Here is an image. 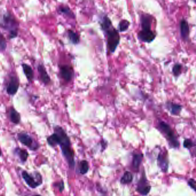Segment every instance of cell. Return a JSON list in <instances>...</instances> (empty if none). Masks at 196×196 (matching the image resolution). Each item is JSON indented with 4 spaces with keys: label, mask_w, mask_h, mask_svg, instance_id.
<instances>
[{
    "label": "cell",
    "mask_w": 196,
    "mask_h": 196,
    "mask_svg": "<svg viewBox=\"0 0 196 196\" xmlns=\"http://www.w3.org/2000/svg\"><path fill=\"white\" fill-rule=\"evenodd\" d=\"M193 146V142L190 139H185L184 142V147L187 149H190Z\"/></svg>",
    "instance_id": "26"
},
{
    "label": "cell",
    "mask_w": 196,
    "mask_h": 196,
    "mask_svg": "<svg viewBox=\"0 0 196 196\" xmlns=\"http://www.w3.org/2000/svg\"><path fill=\"white\" fill-rule=\"evenodd\" d=\"M47 141L51 147H55L57 145L60 146L63 155L67 161L69 167L73 169L75 166L74 153L71 148L70 138L62 128L60 126L55 127L54 133L47 137Z\"/></svg>",
    "instance_id": "1"
},
{
    "label": "cell",
    "mask_w": 196,
    "mask_h": 196,
    "mask_svg": "<svg viewBox=\"0 0 196 196\" xmlns=\"http://www.w3.org/2000/svg\"><path fill=\"white\" fill-rule=\"evenodd\" d=\"M1 151H0V157H1Z\"/></svg>",
    "instance_id": "29"
},
{
    "label": "cell",
    "mask_w": 196,
    "mask_h": 196,
    "mask_svg": "<svg viewBox=\"0 0 196 196\" xmlns=\"http://www.w3.org/2000/svg\"><path fill=\"white\" fill-rule=\"evenodd\" d=\"M158 128L162 134L165 136L168 140L170 146L173 148H178L179 146L177 136L169 124L165 121H159L158 123Z\"/></svg>",
    "instance_id": "4"
},
{
    "label": "cell",
    "mask_w": 196,
    "mask_h": 196,
    "mask_svg": "<svg viewBox=\"0 0 196 196\" xmlns=\"http://www.w3.org/2000/svg\"><path fill=\"white\" fill-rule=\"evenodd\" d=\"M188 185L194 190H196V181L193 179H190L188 181Z\"/></svg>",
    "instance_id": "27"
},
{
    "label": "cell",
    "mask_w": 196,
    "mask_h": 196,
    "mask_svg": "<svg viewBox=\"0 0 196 196\" xmlns=\"http://www.w3.org/2000/svg\"><path fill=\"white\" fill-rule=\"evenodd\" d=\"M89 164L86 160H82L80 163V173L81 174H85L89 171Z\"/></svg>",
    "instance_id": "23"
},
{
    "label": "cell",
    "mask_w": 196,
    "mask_h": 196,
    "mask_svg": "<svg viewBox=\"0 0 196 196\" xmlns=\"http://www.w3.org/2000/svg\"><path fill=\"white\" fill-rule=\"evenodd\" d=\"M22 177L24 180L26 181V182L27 183V185L31 188L35 189L36 187H38L39 185H40L42 184V182L36 180V178H35L33 176L29 174L26 171H23Z\"/></svg>",
    "instance_id": "10"
},
{
    "label": "cell",
    "mask_w": 196,
    "mask_h": 196,
    "mask_svg": "<svg viewBox=\"0 0 196 196\" xmlns=\"http://www.w3.org/2000/svg\"><path fill=\"white\" fill-rule=\"evenodd\" d=\"M37 70L42 82L45 85H48L50 82L51 80L50 76L48 75L47 72L46 71L44 65L43 64H39V66H37Z\"/></svg>",
    "instance_id": "14"
},
{
    "label": "cell",
    "mask_w": 196,
    "mask_h": 196,
    "mask_svg": "<svg viewBox=\"0 0 196 196\" xmlns=\"http://www.w3.org/2000/svg\"><path fill=\"white\" fill-rule=\"evenodd\" d=\"M58 12L62 15H66L69 18H75V15L70 8L67 6H60L58 8Z\"/></svg>",
    "instance_id": "18"
},
{
    "label": "cell",
    "mask_w": 196,
    "mask_h": 196,
    "mask_svg": "<svg viewBox=\"0 0 196 196\" xmlns=\"http://www.w3.org/2000/svg\"><path fill=\"white\" fill-rule=\"evenodd\" d=\"M182 65L181 63H176L173 67L172 72L175 77H178L182 73Z\"/></svg>",
    "instance_id": "24"
},
{
    "label": "cell",
    "mask_w": 196,
    "mask_h": 196,
    "mask_svg": "<svg viewBox=\"0 0 196 196\" xmlns=\"http://www.w3.org/2000/svg\"><path fill=\"white\" fill-rule=\"evenodd\" d=\"M18 139L24 146L29 147L31 150H35V148L33 146V139L28 134L21 132L18 134Z\"/></svg>",
    "instance_id": "11"
},
{
    "label": "cell",
    "mask_w": 196,
    "mask_h": 196,
    "mask_svg": "<svg viewBox=\"0 0 196 196\" xmlns=\"http://www.w3.org/2000/svg\"><path fill=\"white\" fill-rule=\"evenodd\" d=\"M42 196L41 195H35V196Z\"/></svg>",
    "instance_id": "30"
},
{
    "label": "cell",
    "mask_w": 196,
    "mask_h": 196,
    "mask_svg": "<svg viewBox=\"0 0 196 196\" xmlns=\"http://www.w3.org/2000/svg\"><path fill=\"white\" fill-rule=\"evenodd\" d=\"M9 117L10 121L15 124H18L20 122L21 117L20 113L13 108H11L9 111Z\"/></svg>",
    "instance_id": "15"
},
{
    "label": "cell",
    "mask_w": 196,
    "mask_h": 196,
    "mask_svg": "<svg viewBox=\"0 0 196 196\" xmlns=\"http://www.w3.org/2000/svg\"><path fill=\"white\" fill-rule=\"evenodd\" d=\"M60 73L61 77L67 82H70L74 75V71L72 66L67 64L61 66Z\"/></svg>",
    "instance_id": "7"
},
{
    "label": "cell",
    "mask_w": 196,
    "mask_h": 196,
    "mask_svg": "<svg viewBox=\"0 0 196 196\" xmlns=\"http://www.w3.org/2000/svg\"><path fill=\"white\" fill-rule=\"evenodd\" d=\"M7 47V42L6 40L5 39V38L4 37V36L1 35L0 36V49L2 51H4L6 49Z\"/></svg>",
    "instance_id": "25"
},
{
    "label": "cell",
    "mask_w": 196,
    "mask_h": 196,
    "mask_svg": "<svg viewBox=\"0 0 196 196\" xmlns=\"http://www.w3.org/2000/svg\"><path fill=\"white\" fill-rule=\"evenodd\" d=\"M22 67L25 75L27 77V80L29 81H31L34 79V71L31 67L26 63H23Z\"/></svg>",
    "instance_id": "16"
},
{
    "label": "cell",
    "mask_w": 196,
    "mask_h": 196,
    "mask_svg": "<svg viewBox=\"0 0 196 196\" xmlns=\"http://www.w3.org/2000/svg\"><path fill=\"white\" fill-rule=\"evenodd\" d=\"M68 38L72 44L73 45H78L80 42V38L78 34L72 30L68 31Z\"/></svg>",
    "instance_id": "17"
},
{
    "label": "cell",
    "mask_w": 196,
    "mask_h": 196,
    "mask_svg": "<svg viewBox=\"0 0 196 196\" xmlns=\"http://www.w3.org/2000/svg\"><path fill=\"white\" fill-rule=\"evenodd\" d=\"M158 165L160 168L161 171L163 173H166L169 167V160L167 159V155L164 152L159 153L158 158Z\"/></svg>",
    "instance_id": "9"
},
{
    "label": "cell",
    "mask_w": 196,
    "mask_h": 196,
    "mask_svg": "<svg viewBox=\"0 0 196 196\" xmlns=\"http://www.w3.org/2000/svg\"><path fill=\"white\" fill-rule=\"evenodd\" d=\"M143 156L142 154H134L132 160V166L134 169H138L142 162Z\"/></svg>",
    "instance_id": "19"
},
{
    "label": "cell",
    "mask_w": 196,
    "mask_h": 196,
    "mask_svg": "<svg viewBox=\"0 0 196 196\" xmlns=\"http://www.w3.org/2000/svg\"><path fill=\"white\" fill-rule=\"evenodd\" d=\"M19 88V83L18 79L15 77H11L7 88V92L10 96H14L18 92Z\"/></svg>",
    "instance_id": "12"
},
{
    "label": "cell",
    "mask_w": 196,
    "mask_h": 196,
    "mask_svg": "<svg viewBox=\"0 0 196 196\" xmlns=\"http://www.w3.org/2000/svg\"><path fill=\"white\" fill-rule=\"evenodd\" d=\"M166 108L169 111L170 113L173 116L179 115L181 113L183 108L181 105L170 101L166 102Z\"/></svg>",
    "instance_id": "13"
},
{
    "label": "cell",
    "mask_w": 196,
    "mask_h": 196,
    "mask_svg": "<svg viewBox=\"0 0 196 196\" xmlns=\"http://www.w3.org/2000/svg\"><path fill=\"white\" fill-rule=\"evenodd\" d=\"M155 18L151 15L146 13L140 14L141 29L137 33V38L141 42L150 43L156 38V34L152 30V23Z\"/></svg>",
    "instance_id": "3"
},
{
    "label": "cell",
    "mask_w": 196,
    "mask_h": 196,
    "mask_svg": "<svg viewBox=\"0 0 196 196\" xmlns=\"http://www.w3.org/2000/svg\"><path fill=\"white\" fill-rule=\"evenodd\" d=\"M180 34L182 39L187 42L190 35V28L188 22L185 19H182L180 21Z\"/></svg>",
    "instance_id": "8"
},
{
    "label": "cell",
    "mask_w": 196,
    "mask_h": 196,
    "mask_svg": "<svg viewBox=\"0 0 196 196\" xmlns=\"http://www.w3.org/2000/svg\"><path fill=\"white\" fill-rule=\"evenodd\" d=\"M56 187L59 188V190L60 192H62L63 190H64V183L63 181H61L58 184H56Z\"/></svg>",
    "instance_id": "28"
},
{
    "label": "cell",
    "mask_w": 196,
    "mask_h": 196,
    "mask_svg": "<svg viewBox=\"0 0 196 196\" xmlns=\"http://www.w3.org/2000/svg\"><path fill=\"white\" fill-rule=\"evenodd\" d=\"M133 180V176L132 173L129 171H125L124 175L120 179V182L121 184L126 185L129 184L132 182Z\"/></svg>",
    "instance_id": "20"
},
{
    "label": "cell",
    "mask_w": 196,
    "mask_h": 196,
    "mask_svg": "<svg viewBox=\"0 0 196 196\" xmlns=\"http://www.w3.org/2000/svg\"><path fill=\"white\" fill-rule=\"evenodd\" d=\"M129 26H130V23L128 20L125 19L121 20L118 23L117 30L119 32H124L128 29Z\"/></svg>",
    "instance_id": "21"
},
{
    "label": "cell",
    "mask_w": 196,
    "mask_h": 196,
    "mask_svg": "<svg viewBox=\"0 0 196 196\" xmlns=\"http://www.w3.org/2000/svg\"><path fill=\"white\" fill-rule=\"evenodd\" d=\"M15 151L16 153L18 154L20 159L22 162L24 163L27 161V158L28 157V153L26 150L21 148H16Z\"/></svg>",
    "instance_id": "22"
},
{
    "label": "cell",
    "mask_w": 196,
    "mask_h": 196,
    "mask_svg": "<svg viewBox=\"0 0 196 196\" xmlns=\"http://www.w3.org/2000/svg\"><path fill=\"white\" fill-rule=\"evenodd\" d=\"M99 24L107 39L108 51L110 53H114L120 42L119 32L113 26L112 21L106 15H103L101 17Z\"/></svg>",
    "instance_id": "2"
},
{
    "label": "cell",
    "mask_w": 196,
    "mask_h": 196,
    "mask_svg": "<svg viewBox=\"0 0 196 196\" xmlns=\"http://www.w3.org/2000/svg\"><path fill=\"white\" fill-rule=\"evenodd\" d=\"M2 24L4 28L9 31V38L13 39L18 36V24L15 18L9 13L4 15Z\"/></svg>",
    "instance_id": "5"
},
{
    "label": "cell",
    "mask_w": 196,
    "mask_h": 196,
    "mask_svg": "<svg viewBox=\"0 0 196 196\" xmlns=\"http://www.w3.org/2000/svg\"><path fill=\"white\" fill-rule=\"evenodd\" d=\"M151 190V186L146 178L144 172L143 173L142 176L137 184L136 191L143 196L147 195Z\"/></svg>",
    "instance_id": "6"
}]
</instances>
